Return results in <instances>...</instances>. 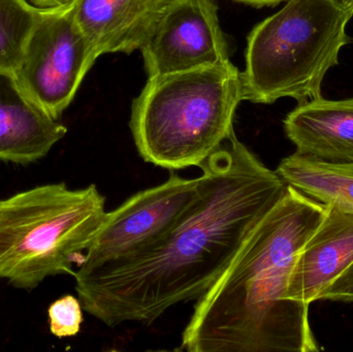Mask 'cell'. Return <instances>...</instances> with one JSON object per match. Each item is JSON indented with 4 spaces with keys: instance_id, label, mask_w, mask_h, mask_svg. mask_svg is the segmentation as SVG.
I'll use <instances>...</instances> for the list:
<instances>
[{
    "instance_id": "6da1fadb",
    "label": "cell",
    "mask_w": 353,
    "mask_h": 352,
    "mask_svg": "<svg viewBox=\"0 0 353 352\" xmlns=\"http://www.w3.org/2000/svg\"><path fill=\"white\" fill-rule=\"evenodd\" d=\"M199 167V196L165 235L126 258L79 267L76 291L87 313L110 328L149 324L196 301L288 186L234 132Z\"/></svg>"
},
{
    "instance_id": "7a4b0ae2",
    "label": "cell",
    "mask_w": 353,
    "mask_h": 352,
    "mask_svg": "<svg viewBox=\"0 0 353 352\" xmlns=\"http://www.w3.org/2000/svg\"><path fill=\"white\" fill-rule=\"evenodd\" d=\"M327 213L288 186L228 268L196 300L179 351L319 352L309 306L288 298L301 250Z\"/></svg>"
},
{
    "instance_id": "3957f363",
    "label": "cell",
    "mask_w": 353,
    "mask_h": 352,
    "mask_svg": "<svg viewBox=\"0 0 353 352\" xmlns=\"http://www.w3.org/2000/svg\"><path fill=\"white\" fill-rule=\"evenodd\" d=\"M243 99L242 74L230 61L149 78L130 118L139 154L169 171L199 167L234 134Z\"/></svg>"
},
{
    "instance_id": "277c9868",
    "label": "cell",
    "mask_w": 353,
    "mask_h": 352,
    "mask_svg": "<svg viewBox=\"0 0 353 352\" xmlns=\"http://www.w3.org/2000/svg\"><path fill=\"white\" fill-rule=\"evenodd\" d=\"M353 16L347 0H288L248 35L242 72L245 101L299 103L321 97V85L339 54L352 41L346 26Z\"/></svg>"
},
{
    "instance_id": "5b68a950",
    "label": "cell",
    "mask_w": 353,
    "mask_h": 352,
    "mask_svg": "<svg viewBox=\"0 0 353 352\" xmlns=\"http://www.w3.org/2000/svg\"><path fill=\"white\" fill-rule=\"evenodd\" d=\"M107 214L94 184H46L0 200V278L32 289L48 277L74 275Z\"/></svg>"
},
{
    "instance_id": "8992f818",
    "label": "cell",
    "mask_w": 353,
    "mask_h": 352,
    "mask_svg": "<svg viewBox=\"0 0 353 352\" xmlns=\"http://www.w3.org/2000/svg\"><path fill=\"white\" fill-rule=\"evenodd\" d=\"M99 58L74 20V4L43 10L14 74L23 92L55 120Z\"/></svg>"
},
{
    "instance_id": "52a82bcc",
    "label": "cell",
    "mask_w": 353,
    "mask_h": 352,
    "mask_svg": "<svg viewBox=\"0 0 353 352\" xmlns=\"http://www.w3.org/2000/svg\"><path fill=\"white\" fill-rule=\"evenodd\" d=\"M199 194V178L175 171L167 181L142 190L108 212L105 223L80 266H99L140 251L165 235L182 218Z\"/></svg>"
},
{
    "instance_id": "ba28073f",
    "label": "cell",
    "mask_w": 353,
    "mask_h": 352,
    "mask_svg": "<svg viewBox=\"0 0 353 352\" xmlns=\"http://www.w3.org/2000/svg\"><path fill=\"white\" fill-rule=\"evenodd\" d=\"M140 50L149 78L230 62L213 0H172Z\"/></svg>"
},
{
    "instance_id": "9c48e42d",
    "label": "cell",
    "mask_w": 353,
    "mask_h": 352,
    "mask_svg": "<svg viewBox=\"0 0 353 352\" xmlns=\"http://www.w3.org/2000/svg\"><path fill=\"white\" fill-rule=\"evenodd\" d=\"M319 227L301 250L288 298L310 305L353 262V210L330 204Z\"/></svg>"
},
{
    "instance_id": "30bf717a",
    "label": "cell",
    "mask_w": 353,
    "mask_h": 352,
    "mask_svg": "<svg viewBox=\"0 0 353 352\" xmlns=\"http://www.w3.org/2000/svg\"><path fill=\"white\" fill-rule=\"evenodd\" d=\"M172 0H77L74 20L97 56L140 50Z\"/></svg>"
},
{
    "instance_id": "8fae6325",
    "label": "cell",
    "mask_w": 353,
    "mask_h": 352,
    "mask_svg": "<svg viewBox=\"0 0 353 352\" xmlns=\"http://www.w3.org/2000/svg\"><path fill=\"white\" fill-rule=\"evenodd\" d=\"M66 132L65 126L23 92L12 72H0V161L34 163Z\"/></svg>"
},
{
    "instance_id": "7c38bea8",
    "label": "cell",
    "mask_w": 353,
    "mask_h": 352,
    "mask_svg": "<svg viewBox=\"0 0 353 352\" xmlns=\"http://www.w3.org/2000/svg\"><path fill=\"white\" fill-rule=\"evenodd\" d=\"M284 130L299 154L325 163H352L353 97L321 96L299 103L284 120Z\"/></svg>"
},
{
    "instance_id": "4fadbf2b",
    "label": "cell",
    "mask_w": 353,
    "mask_h": 352,
    "mask_svg": "<svg viewBox=\"0 0 353 352\" xmlns=\"http://www.w3.org/2000/svg\"><path fill=\"white\" fill-rule=\"evenodd\" d=\"M276 173L288 185L323 205L353 210V161L325 163L294 152L282 159Z\"/></svg>"
},
{
    "instance_id": "5bb4252c",
    "label": "cell",
    "mask_w": 353,
    "mask_h": 352,
    "mask_svg": "<svg viewBox=\"0 0 353 352\" xmlns=\"http://www.w3.org/2000/svg\"><path fill=\"white\" fill-rule=\"evenodd\" d=\"M41 12L28 0H0V72H14Z\"/></svg>"
},
{
    "instance_id": "9a60e30c",
    "label": "cell",
    "mask_w": 353,
    "mask_h": 352,
    "mask_svg": "<svg viewBox=\"0 0 353 352\" xmlns=\"http://www.w3.org/2000/svg\"><path fill=\"white\" fill-rule=\"evenodd\" d=\"M82 305L74 296H65L50 306V330L57 338L76 336L83 322Z\"/></svg>"
},
{
    "instance_id": "2e32d148",
    "label": "cell",
    "mask_w": 353,
    "mask_h": 352,
    "mask_svg": "<svg viewBox=\"0 0 353 352\" xmlns=\"http://www.w3.org/2000/svg\"><path fill=\"white\" fill-rule=\"evenodd\" d=\"M319 300L353 303V262L325 291Z\"/></svg>"
},
{
    "instance_id": "e0dca14e",
    "label": "cell",
    "mask_w": 353,
    "mask_h": 352,
    "mask_svg": "<svg viewBox=\"0 0 353 352\" xmlns=\"http://www.w3.org/2000/svg\"><path fill=\"white\" fill-rule=\"evenodd\" d=\"M35 8L41 10H50V8H66L72 6L77 0H28Z\"/></svg>"
},
{
    "instance_id": "ac0fdd59",
    "label": "cell",
    "mask_w": 353,
    "mask_h": 352,
    "mask_svg": "<svg viewBox=\"0 0 353 352\" xmlns=\"http://www.w3.org/2000/svg\"><path fill=\"white\" fill-rule=\"evenodd\" d=\"M238 1L244 2V3L251 4L254 6H274L279 3L282 0H238Z\"/></svg>"
},
{
    "instance_id": "d6986e66",
    "label": "cell",
    "mask_w": 353,
    "mask_h": 352,
    "mask_svg": "<svg viewBox=\"0 0 353 352\" xmlns=\"http://www.w3.org/2000/svg\"><path fill=\"white\" fill-rule=\"evenodd\" d=\"M347 1L352 2V3H353V0H347Z\"/></svg>"
}]
</instances>
